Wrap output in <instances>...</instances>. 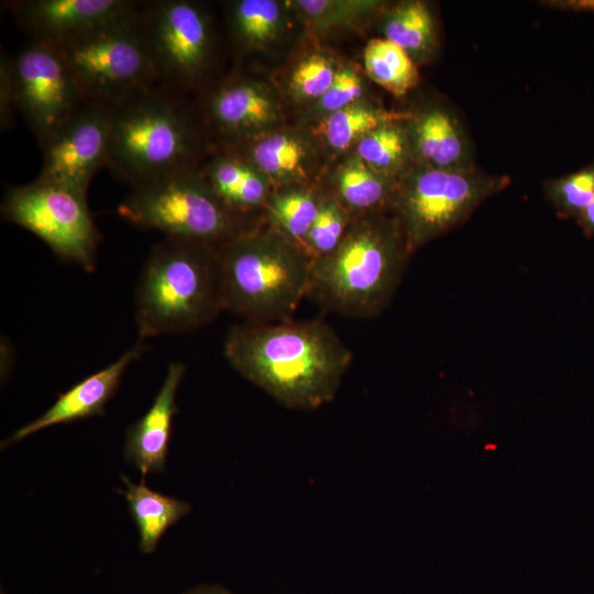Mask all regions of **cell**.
Returning a JSON list of instances; mask_svg holds the SVG:
<instances>
[{
  "mask_svg": "<svg viewBox=\"0 0 594 594\" xmlns=\"http://www.w3.org/2000/svg\"><path fill=\"white\" fill-rule=\"evenodd\" d=\"M544 191L559 217L576 219L594 201V162L576 172L548 180Z\"/></svg>",
  "mask_w": 594,
  "mask_h": 594,
  "instance_id": "83f0119b",
  "label": "cell"
},
{
  "mask_svg": "<svg viewBox=\"0 0 594 594\" xmlns=\"http://www.w3.org/2000/svg\"><path fill=\"white\" fill-rule=\"evenodd\" d=\"M86 197L35 179L6 190L1 215L40 238L59 258L92 272L101 237Z\"/></svg>",
  "mask_w": 594,
  "mask_h": 594,
  "instance_id": "9c48e42d",
  "label": "cell"
},
{
  "mask_svg": "<svg viewBox=\"0 0 594 594\" xmlns=\"http://www.w3.org/2000/svg\"><path fill=\"white\" fill-rule=\"evenodd\" d=\"M31 40L62 43L98 25L139 12L135 0H15L6 2Z\"/></svg>",
  "mask_w": 594,
  "mask_h": 594,
  "instance_id": "4fadbf2b",
  "label": "cell"
},
{
  "mask_svg": "<svg viewBox=\"0 0 594 594\" xmlns=\"http://www.w3.org/2000/svg\"><path fill=\"white\" fill-rule=\"evenodd\" d=\"M509 183L508 176L490 175L477 166L442 169L414 164L399 180L392 206L410 254L463 224Z\"/></svg>",
  "mask_w": 594,
  "mask_h": 594,
  "instance_id": "ba28073f",
  "label": "cell"
},
{
  "mask_svg": "<svg viewBox=\"0 0 594 594\" xmlns=\"http://www.w3.org/2000/svg\"><path fill=\"white\" fill-rule=\"evenodd\" d=\"M185 371L186 366L180 362L168 365L152 406L127 430L124 458L139 469L142 480L150 473L165 471L173 420L177 413L176 394Z\"/></svg>",
  "mask_w": 594,
  "mask_h": 594,
  "instance_id": "9a60e30c",
  "label": "cell"
},
{
  "mask_svg": "<svg viewBox=\"0 0 594 594\" xmlns=\"http://www.w3.org/2000/svg\"><path fill=\"white\" fill-rule=\"evenodd\" d=\"M249 157L264 174L282 179L299 174L306 152L296 139L277 133L255 141Z\"/></svg>",
  "mask_w": 594,
  "mask_h": 594,
  "instance_id": "d4e9b609",
  "label": "cell"
},
{
  "mask_svg": "<svg viewBox=\"0 0 594 594\" xmlns=\"http://www.w3.org/2000/svg\"><path fill=\"white\" fill-rule=\"evenodd\" d=\"M405 128L415 165L442 169L476 166L471 140L457 113L444 106H431L420 113H408Z\"/></svg>",
  "mask_w": 594,
  "mask_h": 594,
  "instance_id": "2e32d148",
  "label": "cell"
},
{
  "mask_svg": "<svg viewBox=\"0 0 594 594\" xmlns=\"http://www.w3.org/2000/svg\"><path fill=\"white\" fill-rule=\"evenodd\" d=\"M321 200L304 190H286L267 198L265 210L276 232L301 244L319 212Z\"/></svg>",
  "mask_w": 594,
  "mask_h": 594,
  "instance_id": "603a6c76",
  "label": "cell"
},
{
  "mask_svg": "<svg viewBox=\"0 0 594 594\" xmlns=\"http://www.w3.org/2000/svg\"><path fill=\"white\" fill-rule=\"evenodd\" d=\"M184 594H232L219 584H204L186 591Z\"/></svg>",
  "mask_w": 594,
  "mask_h": 594,
  "instance_id": "d6a6232c",
  "label": "cell"
},
{
  "mask_svg": "<svg viewBox=\"0 0 594 594\" xmlns=\"http://www.w3.org/2000/svg\"><path fill=\"white\" fill-rule=\"evenodd\" d=\"M336 72L322 55L312 54L302 59L292 74V86L301 96L321 98L333 82Z\"/></svg>",
  "mask_w": 594,
  "mask_h": 594,
  "instance_id": "f1b7e54d",
  "label": "cell"
},
{
  "mask_svg": "<svg viewBox=\"0 0 594 594\" xmlns=\"http://www.w3.org/2000/svg\"><path fill=\"white\" fill-rule=\"evenodd\" d=\"M576 221L586 237L594 235V201L578 216Z\"/></svg>",
  "mask_w": 594,
  "mask_h": 594,
  "instance_id": "1f68e13d",
  "label": "cell"
},
{
  "mask_svg": "<svg viewBox=\"0 0 594 594\" xmlns=\"http://www.w3.org/2000/svg\"><path fill=\"white\" fill-rule=\"evenodd\" d=\"M408 113L389 112L366 105L353 103L328 116L323 132L336 150H345L378 127L405 120Z\"/></svg>",
  "mask_w": 594,
  "mask_h": 594,
  "instance_id": "cb8c5ba5",
  "label": "cell"
},
{
  "mask_svg": "<svg viewBox=\"0 0 594 594\" xmlns=\"http://www.w3.org/2000/svg\"><path fill=\"white\" fill-rule=\"evenodd\" d=\"M362 94V80L359 75L351 68H343L336 73L332 85L320 98V107L332 113L353 105Z\"/></svg>",
  "mask_w": 594,
  "mask_h": 594,
  "instance_id": "f546056e",
  "label": "cell"
},
{
  "mask_svg": "<svg viewBox=\"0 0 594 594\" xmlns=\"http://www.w3.org/2000/svg\"><path fill=\"white\" fill-rule=\"evenodd\" d=\"M216 128L223 134L244 135L275 119L268 96L256 85L238 80L221 86L209 101Z\"/></svg>",
  "mask_w": 594,
  "mask_h": 594,
  "instance_id": "e0dca14e",
  "label": "cell"
},
{
  "mask_svg": "<svg viewBox=\"0 0 594 594\" xmlns=\"http://www.w3.org/2000/svg\"><path fill=\"white\" fill-rule=\"evenodd\" d=\"M146 40L158 81L183 91L207 69L211 31L206 13L186 0L145 1Z\"/></svg>",
  "mask_w": 594,
  "mask_h": 594,
  "instance_id": "8fae6325",
  "label": "cell"
},
{
  "mask_svg": "<svg viewBox=\"0 0 594 594\" xmlns=\"http://www.w3.org/2000/svg\"><path fill=\"white\" fill-rule=\"evenodd\" d=\"M229 364L293 409H316L337 395L353 354L324 321L285 320L232 326L224 339Z\"/></svg>",
  "mask_w": 594,
  "mask_h": 594,
  "instance_id": "6da1fadb",
  "label": "cell"
},
{
  "mask_svg": "<svg viewBox=\"0 0 594 594\" xmlns=\"http://www.w3.org/2000/svg\"><path fill=\"white\" fill-rule=\"evenodd\" d=\"M146 348L144 340L138 339V342L114 362L59 395L57 400L43 415L19 428L2 442L1 448H7L55 425L69 424L91 416L103 415L105 407L118 391L127 369L143 354Z\"/></svg>",
  "mask_w": 594,
  "mask_h": 594,
  "instance_id": "5bb4252c",
  "label": "cell"
},
{
  "mask_svg": "<svg viewBox=\"0 0 594 594\" xmlns=\"http://www.w3.org/2000/svg\"><path fill=\"white\" fill-rule=\"evenodd\" d=\"M224 310L249 322L293 319L306 297L311 260L275 230H249L218 248Z\"/></svg>",
  "mask_w": 594,
  "mask_h": 594,
  "instance_id": "5b68a950",
  "label": "cell"
},
{
  "mask_svg": "<svg viewBox=\"0 0 594 594\" xmlns=\"http://www.w3.org/2000/svg\"><path fill=\"white\" fill-rule=\"evenodd\" d=\"M279 6L273 0H242L232 6V28L242 44L260 45L274 36Z\"/></svg>",
  "mask_w": 594,
  "mask_h": 594,
  "instance_id": "4316f807",
  "label": "cell"
},
{
  "mask_svg": "<svg viewBox=\"0 0 594 594\" xmlns=\"http://www.w3.org/2000/svg\"><path fill=\"white\" fill-rule=\"evenodd\" d=\"M351 223V215L336 198L322 199L301 249L311 262L327 256L341 243Z\"/></svg>",
  "mask_w": 594,
  "mask_h": 594,
  "instance_id": "484cf974",
  "label": "cell"
},
{
  "mask_svg": "<svg viewBox=\"0 0 594 594\" xmlns=\"http://www.w3.org/2000/svg\"><path fill=\"white\" fill-rule=\"evenodd\" d=\"M18 111L15 91L11 70V56L1 55L0 64V122L1 129L8 130L13 125L14 112Z\"/></svg>",
  "mask_w": 594,
  "mask_h": 594,
  "instance_id": "4dcf8cb0",
  "label": "cell"
},
{
  "mask_svg": "<svg viewBox=\"0 0 594 594\" xmlns=\"http://www.w3.org/2000/svg\"><path fill=\"white\" fill-rule=\"evenodd\" d=\"M560 3L562 8L594 12V0L563 1Z\"/></svg>",
  "mask_w": 594,
  "mask_h": 594,
  "instance_id": "836d02e7",
  "label": "cell"
},
{
  "mask_svg": "<svg viewBox=\"0 0 594 594\" xmlns=\"http://www.w3.org/2000/svg\"><path fill=\"white\" fill-rule=\"evenodd\" d=\"M383 33L384 38L406 51L416 64L430 59L438 48L436 21L424 1L393 6L383 20Z\"/></svg>",
  "mask_w": 594,
  "mask_h": 594,
  "instance_id": "d6986e66",
  "label": "cell"
},
{
  "mask_svg": "<svg viewBox=\"0 0 594 594\" xmlns=\"http://www.w3.org/2000/svg\"><path fill=\"white\" fill-rule=\"evenodd\" d=\"M18 111L41 145L87 103L70 69L51 45L31 40L11 57Z\"/></svg>",
  "mask_w": 594,
  "mask_h": 594,
  "instance_id": "30bf717a",
  "label": "cell"
},
{
  "mask_svg": "<svg viewBox=\"0 0 594 594\" xmlns=\"http://www.w3.org/2000/svg\"><path fill=\"white\" fill-rule=\"evenodd\" d=\"M110 107L87 103L40 147L43 165L36 179L87 196L96 173L107 166Z\"/></svg>",
  "mask_w": 594,
  "mask_h": 594,
  "instance_id": "7c38bea8",
  "label": "cell"
},
{
  "mask_svg": "<svg viewBox=\"0 0 594 594\" xmlns=\"http://www.w3.org/2000/svg\"><path fill=\"white\" fill-rule=\"evenodd\" d=\"M1 594H3V591H1Z\"/></svg>",
  "mask_w": 594,
  "mask_h": 594,
  "instance_id": "e575fe53",
  "label": "cell"
},
{
  "mask_svg": "<svg viewBox=\"0 0 594 594\" xmlns=\"http://www.w3.org/2000/svg\"><path fill=\"white\" fill-rule=\"evenodd\" d=\"M364 67L369 77L396 97L419 82L417 64L402 47L386 38H373L365 46Z\"/></svg>",
  "mask_w": 594,
  "mask_h": 594,
  "instance_id": "44dd1931",
  "label": "cell"
},
{
  "mask_svg": "<svg viewBox=\"0 0 594 594\" xmlns=\"http://www.w3.org/2000/svg\"><path fill=\"white\" fill-rule=\"evenodd\" d=\"M121 479L129 512L139 531V548L150 554L156 550L164 534L190 512V505L151 490L145 480L138 484L125 475Z\"/></svg>",
  "mask_w": 594,
  "mask_h": 594,
  "instance_id": "ac0fdd59",
  "label": "cell"
},
{
  "mask_svg": "<svg viewBox=\"0 0 594 594\" xmlns=\"http://www.w3.org/2000/svg\"><path fill=\"white\" fill-rule=\"evenodd\" d=\"M117 210L139 228L217 249L249 231L195 167L132 187Z\"/></svg>",
  "mask_w": 594,
  "mask_h": 594,
  "instance_id": "52a82bcc",
  "label": "cell"
},
{
  "mask_svg": "<svg viewBox=\"0 0 594 594\" xmlns=\"http://www.w3.org/2000/svg\"><path fill=\"white\" fill-rule=\"evenodd\" d=\"M409 255L394 215L360 217L333 252L312 262L306 298L344 317L374 318L392 301Z\"/></svg>",
  "mask_w": 594,
  "mask_h": 594,
  "instance_id": "7a4b0ae2",
  "label": "cell"
},
{
  "mask_svg": "<svg viewBox=\"0 0 594 594\" xmlns=\"http://www.w3.org/2000/svg\"><path fill=\"white\" fill-rule=\"evenodd\" d=\"M399 182L377 173L364 162L351 161L336 178V199L352 213L371 215L393 206Z\"/></svg>",
  "mask_w": 594,
  "mask_h": 594,
  "instance_id": "ffe728a7",
  "label": "cell"
},
{
  "mask_svg": "<svg viewBox=\"0 0 594 594\" xmlns=\"http://www.w3.org/2000/svg\"><path fill=\"white\" fill-rule=\"evenodd\" d=\"M223 310L217 248L170 238L153 246L135 289L138 339L190 332Z\"/></svg>",
  "mask_w": 594,
  "mask_h": 594,
  "instance_id": "3957f363",
  "label": "cell"
},
{
  "mask_svg": "<svg viewBox=\"0 0 594 594\" xmlns=\"http://www.w3.org/2000/svg\"><path fill=\"white\" fill-rule=\"evenodd\" d=\"M142 12L143 8L51 45L67 64L87 102L111 107L158 81Z\"/></svg>",
  "mask_w": 594,
  "mask_h": 594,
  "instance_id": "8992f818",
  "label": "cell"
},
{
  "mask_svg": "<svg viewBox=\"0 0 594 594\" xmlns=\"http://www.w3.org/2000/svg\"><path fill=\"white\" fill-rule=\"evenodd\" d=\"M180 94L157 81L110 107L107 166L131 188L195 167L197 134Z\"/></svg>",
  "mask_w": 594,
  "mask_h": 594,
  "instance_id": "277c9868",
  "label": "cell"
},
{
  "mask_svg": "<svg viewBox=\"0 0 594 594\" xmlns=\"http://www.w3.org/2000/svg\"><path fill=\"white\" fill-rule=\"evenodd\" d=\"M360 160L371 168L399 182L413 162L406 129L397 121L385 123L358 143Z\"/></svg>",
  "mask_w": 594,
  "mask_h": 594,
  "instance_id": "7402d4cb",
  "label": "cell"
}]
</instances>
